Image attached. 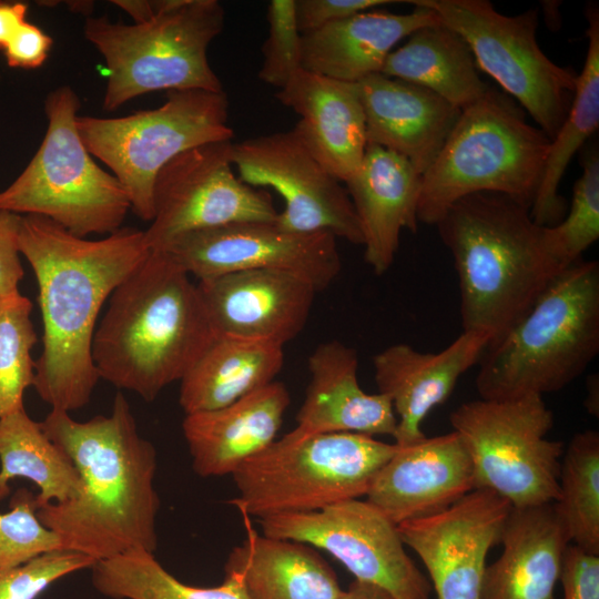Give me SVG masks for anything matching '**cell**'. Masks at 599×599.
<instances>
[{"instance_id": "cell-46", "label": "cell", "mask_w": 599, "mask_h": 599, "mask_svg": "<svg viewBox=\"0 0 599 599\" xmlns=\"http://www.w3.org/2000/svg\"><path fill=\"white\" fill-rule=\"evenodd\" d=\"M338 599H395L385 589L354 579Z\"/></svg>"}, {"instance_id": "cell-34", "label": "cell", "mask_w": 599, "mask_h": 599, "mask_svg": "<svg viewBox=\"0 0 599 599\" xmlns=\"http://www.w3.org/2000/svg\"><path fill=\"white\" fill-rule=\"evenodd\" d=\"M570 542L599 555V433H577L564 450L555 502Z\"/></svg>"}, {"instance_id": "cell-32", "label": "cell", "mask_w": 599, "mask_h": 599, "mask_svg": "<svg viewBox=\"0 0 599 599\" xmlns=\"http://www.w3.org/2000/svg\"><path fill=\"white\" fill-rule=\"evenodd\" d=\"M16 478L38 487V507L71 500L82 487L71 459L24 407L0 418V500L10 494L9 483Z\"/></svg>"}, {"instance_id": "cell-7", "label": "cell", "mask_w": 599, "mask_h": 599, "mask_svg": "<svg viewBox=\"0 0 599 599\" xmlns=\"http://www.w3.org/2000/svg\"><path fill=\"white\" fill-rule=\"evenodd\" d=\"M224 19L216 0H159L158 13L143 23L87 18L84 37L106 63L103 109L159 90L224 91L207 58Z\"/></svg>"}, {"instance_id": "cell-44", "label": "cell", "mask_w": 599, "mask_h": 599, "mask_svg": "<svg viewBox=\"0 0 599 599\" xmlns=\"http://www.w3.org/2000/svg\"><path fill=\"white\" fill-rule=\"evenodd\" d=\"M28 6L23 2L0 1V49L7 47L14 33L26 22Z\"/></svg>"}, {"instance_id": "cell-23", "label": "cell", "mask_w": 599, "mask_h": 599, "mask_svg": "<svg viewBox=\"0 0 599 599\" xmlns=\"http://www.w3.org/2000/svg\"><path fill=\"white\" fill-rule=\"evenodd\" d=\"M290 402L285 385L272 382L226 406L185 414L193 470L201 477L232 475L275 440Z\"/></svg>"}, {"instance_id": "cell-3", "label": "cell", "mask_w": 599, "mask_h": 599, "mask_svg": "<svg viewBox=\"0 0 599 599\" xmlns=\"http://www.w3.org/2000/svg\"><path fill=\"white\" fill-rule=\"evenodd\" d=\"M215 338L190 274L167 252L151 251L109 297L92 359L100 378L152 402Z\"/></svg>"}, {"instance_id": "cell-41", "label": "cell", "mask_w": 599, "mask_h": 599, "mask_svg": "<svg viewBox=\"0 0 599 599\" xmlns=\"http://www.w3.org/2000/svg\"><path fill=\"white\" fill-rule=\"evenodd\" d=\"M560 582L562 599H599V555L570 544L565 552Z\"/></svg>"}, {"instance_id": "cell-42", "label": "cell", "mask_w": 599, "mask_h": 599, "mask_svg": "<svg viewBox=\"0 0 599 599\" xmlns=\"http://www.w3.org/2000/svg\"><path fill=\"white\" fill-rule=\"evenodd\" d=\"M19 214L0 211V298L19 292L23 267L19 258Z\"/></svg>"}, {"instance_id": "cell-14", "label": "cell", "mask_w": 599, "mask_h": 599, "mask_svg": "<svg viewBox=\"0 0 599 599\" xmlns=\"http://www.w3.org/2000/svg\"><path fill=\"white\" fill-rule=\"evenodd\" d=\"M264 535L306 544L339 561L356 580L395 599H429L432 585L405 550L397 526L367 500L258 519Z\"/></svg>"}, {"instance_id": "cell-21", "label": "cell", "mask_w": 599, "mask_h": 599, "mask_svg": "<svg viewBox=\"0 0 599 599\" xmlns=\"http://www.w3.org/2000/svg\"><path fill=\"white\" fill-rule=\"evenodd\" d=\"M276 99L300 116L293 129L314 158L341 182L348 181L367 148L357 83L301 69Z\"/></svg>"}, {"instance_id": "cell-37", "label": "cell", "mask_w": 599, "mask_h": 599, "mask_svg": "<svg viewBox=\"0 0 599 599\" xmlns=\"http://www.w3.org/2000/svg\"><path fill=\"white\" fill-rule=\"evenodd\" d=\"M12 507L0 512V568L22 565L42 554L62 549L59 537L37 515L35 495L18 489Z\"/></svg>"}, {"instance_id": "cell-43", "label": "cell", "mask_w": 599, "mask_h": 599, "mask_svg": "<svg viewBox=\"0 0 599 599\" xmlns=\"http://www.w3.org/2000/svg\"><path fill=\"white\" fill-rule=\"evenodd\" d=\"M53 40L42 29L26 21L4 48L11 68L35 69L47 60Z\"/></svg>"}, {"instance_id": "cell-35", "label": "cell", "mask_w": 599, "mask_h": 599, "mask_svg": "<svg viewBox=\"0 0 599 599\" xmlns=\"http://www.w3.org/2000/svg\"><path fill=\"white\" fill-rule=\"evenodd\" d=\"M582 173L576 181L567 216L551 226H541L545 250L565 270L599 237V153L590 146L581 154Z\"/></svg>"}, {"instance_id": "cell-9", "label": "cell", "mask_w": 599, "mask_h": 599, "mask_svg": "<svg viewBox=\"0 0 599 599\" xmlns=\"http://www.w3.org/2000/svg\"><path fill=\"white\" fill-rule=\"evenodd\" d=\"M80 99L68 84L49 92L48 126L21 174L0 192V211L47 217L71 234H112L131 210L129 196L85 148L77 118Z\"/></svg>"}, {"instance_id": "cell-40", "label": "cell", "mask_w": 599, "mask_h": 599, "mask_svg": "<svg viewBox=\"0 0 599 599\" xmlns=\"http://www.w3.org/2000/svg\"><path fill=\"white\" fill-rule=\"evenodd\" d=\"M393 0H295L296 20L301 33L318 29L373 8L398 3Z\"/></svg>"}, {"instance_id": "cell-29", "label": "cell", "mask_w": 599, "mask_h": 599, "mask_svg": "<svg viewBox=\"0 0 599 599\" xmlns=\"http://www.w3.org/2000/svg\"><path fill=\"white\" fill-rule=\"evenodd\" d=\"M283 364V346L217 336L180 380V406L185 414L226 406L274 382Z\"/></svg>"}, {"instance_id": "cell-24", "label": "cell", "mask_w": 599, "mask_h": 599, "mask_svg": "<svg viewBox=\"0 0 599 599\" xmlns=\"http://www.w3.org/2000/svg\"><path fill=\"white\" fill-rule=\"evenodd\" d=\"M363 235L364 257L382 275L393 265L403 230H418L422 174L403 156L367 144L357 172L345 182Z\"/></svg>"}, {"instance_id": "cell-36", "label": "cell", "mask_w": 599, "mask_h": 599, "mask_svg": "<svg viewBox=\"0 0 599 599\" xmlns=\"http://www.w3.org/2000/svg\"><path fill=\"white\" fill-rule=\"evenodd\" d=\"M31 312L20 292L0 298V418L24 407V392L34 383L31 353L38 337Z\"/></svg>"}, {"instance_id": "cell-39", "label": "cell", "mask_w": 599, "mask_h": 599, "mask_svg": "<svg viewBox=\"0 0 599 599\" xmlns=\"http://www.w3.org/2000/svg\"><path fill=\"white\" fill-rule=\"evenodd\" d=\"M95 561L82 554L57 549L14 567L0 568V599H35L55 581L91 569Z\"/></svg>"}, {"instance_id": "cell-38", "label": "cell", "mask_w": 599, "mask_h": 599, "mask_svg": "<svg viewBox=\"0 0 599 599\" xmlns=\"http://www.w3.org/2000/svg\"><path fill=\"white\" fill-rule=\"evenodd\" d=\"M268 34L262 47L258 78L281 90L302 68V33L295 0H272L267 6Z\"/></svg>"}, {"instance_id": "cell-20", "label": "cell", "mask_w": 599, "mask_h": 599, "mask_svg": "<svg viewBox=\"0 0 599 599\" xmlns=\"http://www.w3.org/2000/svg\"><path fill=\"white\" fill-rule=\"evenodd\" d=\"M488 344L483 335L463 332L438 353L397 343L373 357L378 393L390 400L397 418L394 444L404 447L426 437L423 420L449 397L460 376L479 363Z\"/></svg>"}, {"instance_id": "cell-8", "label": "cell", "mask_w": 599, "mask_h": 599, "mask_svg": "<svg viewBox=\"0 0 599 599\" xmlns=\"http://www.w3.org/2000/svg\"><path fill=\"white\" fill-rule=\"evenodd\" d=\"M396 449L364 434L292 430L235 469L238 495L230 504L262 519L359 498Z\"/></svg>"}, {"instance_id": "cell-12", "label": "cell", "mask_w": 599, "mask_h": 599, "mask_svg": "<svg viewBox=\"0 0 599 599\" xmlns=\"http://www.w3.org/2000/svg\"><path fill=\"white\" fill-rule=\"evenodd\" d=\"M437 13L468 44L477 68L494 78L550 139L566 119L577 74L537 42L538 10L498 12L487 0H410Z\"/></svg>"}, {"instance_id": "cell-45", "label": "cell", "mask_w": 599, "mask_h": 599, "mask_svg": "<svg viewBox=\"0 0 599 599\" xmlns=\"http://www.w3.org/2000/svg\"><path fill=\"white\" fill-rule=\"evenodd\" d=\"M112 3L128 12L134 23L146 22L159 11L158 0H113Z\"/></svg>"}, {"instance_id": "cell-2", "label": "cell", "mask_w": 599, "mask_h": 599, "mask_svg": "<svg viewBox=\"0 0 599 599\" xmlns=\"http://www.w3.org/2000/svg\"><path fill=\"white\" fill-rule=\"evenodd\" d=\"M40 425L71 459L82 484L78 497L37 509L62 549L95 562L134 550L154 554L161 506L154 483L158 453L140 434L123 393H116L109 415L79 422L51 409Z\"/></svg>"}, {"instance_id": "cell-28", "label": "cell", "mask_w": 599, "mask_h": 599, "mask_svg": "<svg viewBox=\"0 0 599 599\" xmlns=\"http://www.w3.org/2000/svg\"><path fill=\"white\" fill-rule=\"evenodd\" d=\"M224 570L238 580L246 599H338L343 593L335 571L315 548L260 535L248 526Z\"/></svg>"}, {"instance_id": "cell-33", "label": "cell", "mask_w": 599, "mask_h": 599, "mask_svg": "<svg viewBox=\"0 0 599 599\" xmlns=\"http://www.w3.org/2000/svg\"><path fill=\"white\" fill-rule=\"evenodd\" d=\"M91 581L98 592L112 599H246L232 576L225 575L215 587L190 586L171 575L154 554L142 550L97 561Z\"/></svg>"}, {"instance_id": "cell-4", "label": "cell", "mask_w": 599, "mask_h": 599, "mask_svg": "<svg viewBox=\"0 0 599 599\" xmlns=\"http://www.w3.org/2000/svg\"><path fill=\"white\" fill-rule=\"evenodd\" d=\"M435 225L454 258L463 332L483 335L489 344L506 334L562 271L545 250L530 207L505 194L467 195Z\"/></svg>"}, {"instance_id": "cell-19", "label": "cell", "mask_w": 599, "mask_h": 599, "mask_svg": "<svg viewBox=\"0 0 599 599\" xmlns=\"http://www.w3.org/2000/svg\"><path fill=\"white\" fill-rule=\"evenodd\" d=\"M474 489L471 459L451 430L397 446L374 477L366 500L397 526L440 512Z\"/></svg>"}, {"instance_id": "cell-11", "label": "cell", "mask_w": 599, "mask_h": 599, "mask_svg": "<svg viewBox=\"0 0 599 599\" xmlns=\"http://www.w3.org/2000/svg\"><path fill=\"white\" fill-rule=\"evenodd\" d=\"M474 469L475 489H489L514 508L556 502L565 450L549 439L554 414L542 396L476 399L449 416Z\"/></svg>"}, {"instance_id": "cell-10", "label": "cell", "mask_w": 599, "mask_h": 599, "mask_svg": "<svg viewBox=\"0 0 599 599\" xmlns=\"http://www.w3.org/2000/svg\"><path fill=\"white\" fill-rule=\"evenodd\" d=\"M230 102L224 91H169L159 108L120 118H77L91 155L102 161L124 187L131 210L153 219V187L159 172L192 148L232 141Z\"/></svg>"}, {"instance_id": "cell-13", "label": "cell", "mask_w": 599, "mask_h": 599, "mask_svg": "<svg viewBox=\"0 0 599 599\" xmlns=\"http://www.w3.org/2000/svg\"><path fill=\"white\" fill-rule=\"evenodd\" d=\"M232 141L202 144L172 159L153 187V219L144 231L150 251H163L191 232L241 222H275L271 195L233 170Z\"/></svg>"}, {"instance_id": "cell-15", "label": "cell", "mask_w": 599, "mask_h": 599, "mask_svg": "<svg viewBox=\"0 0 599 599\" xmlns=\"http://www.w3.org/2000/svg\"><path fill=\"white\" fill-rule=\"evenodd\" d=\"M237 176L253 187H271L284 200L278 229L293 233L327 232L363 245L361 225L343 182L309 152L294 129L232 144Z\"/></svg>"}, {"instance_id": "cell-17", "label": "cell", "mask_w": 599, "mask_h": 599, "mask_svg": "<svg viewBox=\"0 0 599 599\" xmlns=\"http://www.w3.org/2000/svg\"><path fill=\"white\" fill-rule=\"evenodd\" d=\"M511 508L493 490L477 488L440 512L397 525L438 599H478L487 555L500 544Z\"/></svg>"}, {"instance_id": "cell-1", "label": "cell", "mask_w": 599, "mask_h": 599, "mask_svg": "<svg viewBox=\"0 0 599 599\" xmlns=\"http://www.w3.org/2000/svg\"><path fill=\"white\" fill-rule=\"evenodd\" d=\"M18 247L35 275L43 323L33 387L51 409H80L100 379L92 359L97 319L150 254L144 231L124 227L88 240L47 217L20 215Z\"/></svg>"}, {"instance_id": "cell-47", "label": "cell", "mask_w": 599, "mask_h": 599, "mask_svg": "<svg viewBox=\"0 0 599 599\" xmlns=\"http://www.w3.org/2000/svg\"><path fill=\"white\" fill-rule=\"evenodd\" d=\"M598 379H590V383L588 385V395H587V399H586V406L587 408L589 409L590 413L595 414V402H593V396H595V389L598 388V385L596 384L595 386V383L597 382Z\"/></svg>"}, {"instance_id": "cell-16", "label": "cell", "mask_w": 599, "mask_h": 599, "mask_svg": "<svg viewBox=\"0 0 599 599\" xmlns=\"http://www.w3.org/2000/svg\"><path fill=\"white\" fill-rule=\"evenodd\" d=\"M163 251L199 281L268 270L295 275L318 292L329 286L342 268L333 234L286 232L275 222H241L191 232Z\"/></svg>"}, {"instance_id": "cell-27", "label": "cell", "mask_w": 599, "mask_h": 599, "mask_svg": "<svg viewBox=\"0 0 599 599\" xmlns=\"http://www.w3.org/2000/svg\"><path fill=\"white\" fill-rule=\"evenodd\" d=\"M415 7L399 14L368 10L302 33V68L353 83L380 73L400 40L441 22L432 9Z\"/></svg>"}, {"instance_id": "cell-26", "label": "cell", "mask_w": 599, "mask_h": 599, "mask_svg": "<svg viewBox=\"0 0 599 599\" xmlns=\"http://www.w3.org/2000/svg\"><path fill=\"white\" fill-rule=\"evenodd\" d=\"M500 544L499 558L486 566L478 599H556L571 544L556 504L512 507Z\"/></svg>"}, {"instance_id": "cell-30", "label": "cell", "mask_w": 599, "mask_h": 599, "mask_svg": "<svg viewBox=\"0 0 599 599\" xmlns=\"http://www.w3.org/2000/svg\"><path fill=\"white\" fill-rule=\"evenodd\" d=\"M380 73L426 88L460 111L489 89L466 41L443 22L413 32Z\"/></svg>"}, {"instance_id": "cell-18", "label": "cell", "mask_w": 599, "mask_h": 599, "mask_svg": "<svg viewBox=\"0 0 599 599\" xmlns=\"http://www.w3.org/2000/svg\"><path fill=\"white\" fill-rule=\"evenodd\" d=\"M217 336L283 346L304 328L317 292L306 281L280 271H237L196 283Z\"/></svg>"}, {"instance_id": "cell-22", "label": "cell", "mask_w": 599, "mask_h": 599, "mask_svg": "<svg viewBox=\"0 0 599 599\" xmlns=\"http://www.w3.org/2000/svg\"><path fill=\"white\" fill-rule=\"evenodd\" d=\"M357 87L367 144L405 158L423 175L461 111L426 88L383 73L368 75Z\"/></svg>"}, {"instance_id": "cell-5", "label": "cell", "mask_w": 599, "mask_h": 599, "mask_svg": "<svg viewBox=\"0 0 599 599\" xmlns=\"http://www.w3.org/2000/svg\"><path fill=\"white\" fill-rule=\"evenodd\" d=\"M599 353V263L579 260L560 271L528 312L489 344L476 376L483 399L561 390Z\"/></svg>"}, {"instance_id": "cell-31", "label": "cell", "mask_w": 599, "mask_h": 599, "mask_svg": "<svg viewBox=\"0 0 599 599\" xmlns=\"http://www.w3.org/2000/svg\"><path fill=\"white\" fill-rule=\"evenodd\" d=\"M588 47L568 114L550 141L541 181L530 207L534 222L551 226L565 215L566 202L559 185L571 159L599 128V9L585 11Z\"/></svg>"}, {"instance_id": "cell-6", "label": "cell", "mask_w": 599, "mask_h": 599, "mask_svg": "<svg viewBox=\"0 0 599 599\" xmlns=\"http://www.w3.org/2000/svg\"><path fill=\"white\" fill-rule=\"evenodd\" d=\"M522 111L493 88L461 110L422 175L418 222L436 224L453 203L481 192L505 194L531 207L551 139Z\"/></svg>"}, {"instance_id": "cell-25", "label": "cell", "mask_w": 599, "mask_h": 599, "mask_svg": "<svg viewBox=\"0 0 599 599\" xmlns=\"http://www.w3.org/2000/svg\"><path fill=\"white\" fill-rule=\"evenodd\" d=\"M311 380L296 415L294 432L303 435L357 433L394 438L397 418L383 394L358 384L357 352L336 339L319 344L308 357Z\"/></svg>"}]
</instances>
